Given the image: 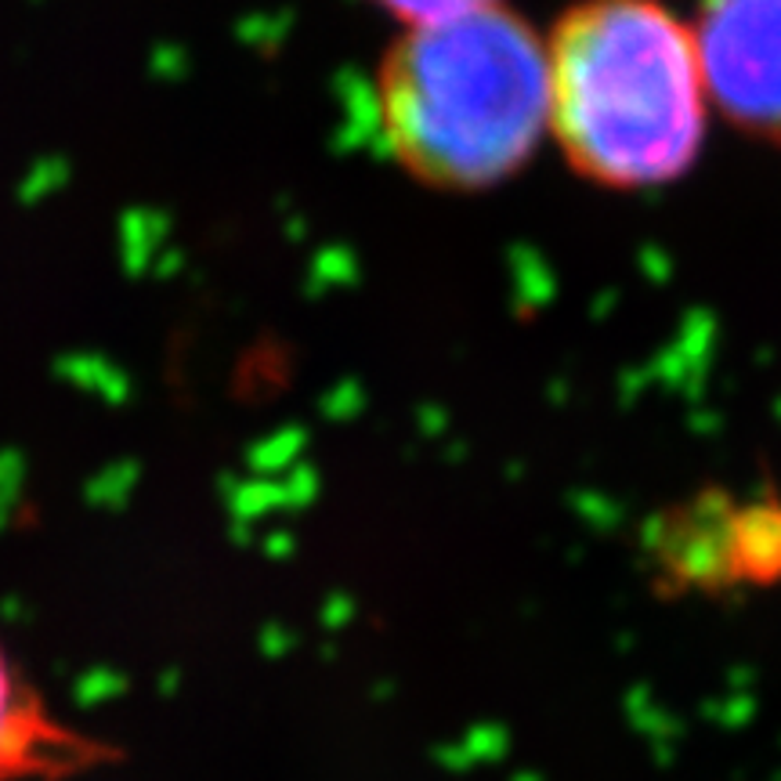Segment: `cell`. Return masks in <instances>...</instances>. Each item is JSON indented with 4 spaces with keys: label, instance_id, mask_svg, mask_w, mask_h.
Here are the masks:
<instances>
[{
    "label": "cell",
    "instance_id": "3",
    "mask_svg": "<svg viewBox=\"0 0 781 781\" xmlns=\"http://www.w3.org/2000/svg\"><path fill=\"white\" fill-rule=\"evenodd\" d=\"M695 37L709 102L731 124L781 141V0H706Z\"/></svg>",
    "mask_w": 781,
    "mask_h": 781
},
{
    "label": "cell",
    "instance_id": "2",
    "mask_svg": "<svg viewBox=\"0 0 781 781\" xmlns=\"http://www.w3.org/2000/svg\"><path fill=\"white\" fill-rule=\"evenodd\" d=\"M547 51L550 138L575 174L651 188L691 167L713 105L695 26L658 0H583Z\"/></svg>",
    "mask_w": 781,
    "mask_h": 781
},
{
    "label": "cell",
    "instance_id": "5",
    "mask_svg": "<svg viewBox=\"0 0 781 781\" xmlns=\"http://www.w3.org/2000/svg\"><path fill=\"white\" fill-rule=\"evenodd\" d=\"M376 8L387 11L401 30L409 26H431V22H445L456 15H470V11L496 8L503 0H373Z\"/></svg>",
    "mask_w": 781,
    "mask_h": 781
},
{
    "label": "cell",
    "instance_id": "1",
    "mask_svg": "<svg viewBox=\"0 0 781 781\" xmlns=\"http://www.w3.org/2000/svg\"><path fill=\"white\" fill-rule=\"evenodd\" d=\"M387 156L438 193H485L550 135L547 40L506 4L401 30L376 69Z\"/></svg>",
    "mask_w": 781,
    "mask_h": 781
},
{
    "label": "cell",
    "instance_id": "4",
    "mask_svg": "<svg viewBox=\"0 0 781 781\" xmlns=\"http://www.w3.org/2000/svg\"><path fill=\"white\" fill-rule=\"evenodd\" d=\"M113 760V745L58 716L0 641V781H77Z\"/></svg>",
    "mask_w": 781,
    "mask_h": 781
}]
</instances>
